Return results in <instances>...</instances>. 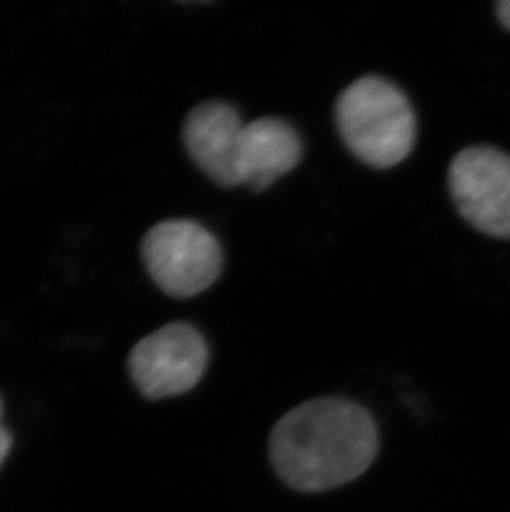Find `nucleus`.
<instances>
[{"mask_svg":"<svg viewBox=\"0 0 510 512\" xmlns=\"http://www.w3.org/2000/svg\"><path fill=\"white\" fill-rule=\"evenodd\" d=\"M378 445L375 420L363 406L325 397L285 413L270 433L269 453L290 488L320 493L365 473L378 455Z\"/></svg>","mask_w":510,"mask_h":512,"instance_id":"nucleus-1","label":"nucleus"},{"mask_svg":"<svg viewBox=\"0 0 510 512\" xmlns=\"http://www.w3.org/2000/svg\"><path fill=\"white\" fill-rule=\"evenodd\" d=\"M335 123L348 151L375 170L400 165L416 143L411 102L398 85L380 75L360 77L338 95Z\"/></svg>","mask_w":510,"mask_h":512,"instance_id":"nucleus-2","label":"nucleus"},{"mask_svg":"<svg viewBox=\"0 0 510 512\" xmlns=\"http://www.w3.org/2000/svg\"><path fill=\"white\" fill-rule=\"evenodd\" d=\"M141 256L164 294L189 299L219 279L222 247L206 226L193 219H168L146 232Z\"/></svg>","mask_w":510,"mask_h":512,"instance_id":"nucleus-3","label":"nucleus"},{"mask_svg":"<svg viewBox=\"0 0 510 512\" xmlns=\"http://www.w3.org/2000/svg\"><path fill=\"white\" fill-rule=\"evenodd\" d=\"M207 362L209 347L201 332L188 322H173L136 343L128 368L138 390L159 400L193 390Z\"/></svg>","mask_w":510,"mask_h":512,"instance_id":"nucleus-4","label":"nucleus"},{"mask_svg":"<svg viewBox=\"0 0 510 512\" xmlns=\"http://www.w3.org/2000/svg\"><path fill=\"white\" fill-rule=\"evenodd\" d=\"M448 188L459 214L487 236L510 239V156L492 146H469L454 156Z\"/></svg>","mask_w":510,"mask_h":512,"instance_id":"nucleus-5","label":"nucleus"},{"mask_svg":"<svg viewBox=\"0 0 510 512\" xmlns=\"http://www.w3.org/2000/svg\"><path fill=\"white\" fill-rule=\"evenodd\" d=\"M246 123L231 103L211 100L193 108L183 125V141L199 170L221 188L242 186L241 158Z\"/></svg>","mask_w":510,"mask_h":512,"instance_id":"nucleus-6","label":"nucleus"},{"mask_svg":"<svg viewBox=\"0 0 510 512\" xmlns=\"http://www.w3.org/2000/svg\"><path fill=\"white\" fill-rule=\"evenodd\" d=\"M304 156V143L289 121L262 116L246 123L242 141V186L262 193L277 179L297 168Z\"/></svg>","mask_w":510,"mask_h":512,"instance_id":"nucleus-7","label":"nucleus"},{"mask_svg":"<svg viewBox=\"0 0 510 512\" xmlns=\"http://www.w3.org/2000/svg\"><path fill=\"white\" fill-rule=\"evenodd\" d=\"M10 448H12V438L9 431L5 430L4 426H0V466L9 455Z\"/></svg>","mask_w":510,"mask_h":512,"instance_id":"nucleus-8","label":"nucleus"},{"mask_svg":"<svg viewBox=\"0 0 510 512\" xmlns=\"http://www.w3.org/2000/svg\"><path fill=\"white\" fill-rule=\"evenodd\" d=\"M497 19L504 25V29L510 30V0H502L496 7Z\"/></svg>","mask_w":510,"mask_h":512,"instance_id":"nucleus-9","label":"nucleus"},{"mask_svg":"<svg viewBox=\"0 0 510 512\" xmlns=\"http://www.w3.org/2000/svg\"><path fill=\"white\" fill-rule=\"evenodd\" d=\"M0 413H2V405H0Z\"/></svg>","mask_w":510,"mask_h":512,"instance_id":"nucleus-10","label":"nucleus"}]
</instances>
